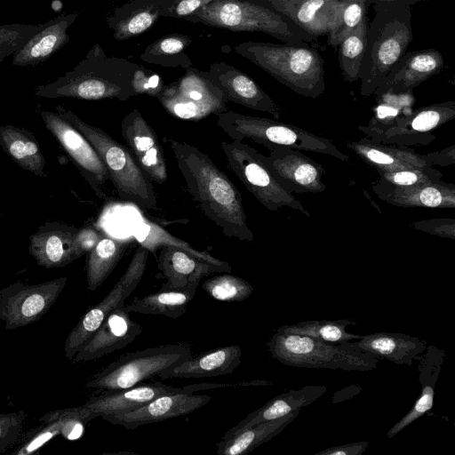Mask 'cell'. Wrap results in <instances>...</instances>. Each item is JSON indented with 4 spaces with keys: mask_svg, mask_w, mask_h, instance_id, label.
Returning a JSON list of instances; mask_svg holds the SVG:
<instances>
[{
    "mask_svg": "<svg viewBox=\"0 0 455 455\" xmlns=\"http://www.w3.org/2000/svg\"><path fill=\"white\" fill-rule=\"evenodd\" d=\"M170 146L187 190L204 214L222 233L240 241L252 242L240 191L212 160L198 148L164 137Z\"/></svg>",
    "mask_w": 455,
    "mask_h": 455,
    "instance_id": "obj_1",
    "label": "cell"
},
{
    "mask_svg": "<svg viewBox=\"0 0 455 455\" xmlns=\"http://www.w3.org/2000/svg\"><path fill=\"white\" fill-rule=\"evenodd\" d=\"M140 66L124 58L108 56L95 44L72 70L50 84L38 85L35 94L48 99L125 101L135 96L132 79Z\"/></svg>",
    "mask_w": 455,
    "mask_h": 455,
    "instance_id": "obj_2",
    "label": "cell"
},
{
    "mask_svg": "<svg viewBox=\"0 0 455 455\" xmlns=\"http://www.w3.org/2000/svg\"><path fill=\"white\" fill-rule=\"evenodd\" d=\"M373 4L374 16L367 22L360 73V92L364 97L374 94L413 39L411 5L394 2Z\"/></svg>",
    "mask_w": 455,
    "mask_h": 455,
    "instance_id": "obj_3",
    "label": "cell"
},
{
    "mask_svg": "<svg viewBox=\"0 0 455 455\" xmlns=\"http://www.w3.org/2000/svg\"><path fill=\"white\" fill-rule=\"evenodd\" d=\"M235 52L301 96L315 99L326 89L324 60L310 46L248 41Z\"/></svg>",
    "mask_w": 455,
    "mask_h": 455,
    "instance_id": "obj_4",
    "label": "cell"
},
{
    "mask_svg": "<svg viewBox=\"0 0 455 455\" xmlns=\"http://www.w3.org/2000/svg\"><path fill=\"white\" fill-rule=\"evenodd\" d=\"M184 20L235 32H263L299 46L316 41L271 5L255 0H213Z\"/></svg>",
    "mask_w": 455,
    "mask_h": 455,
    "instance_id": "obj_5",
    "label": "cell"
},
{
    "mask_svg": "<svg viewBox=\"0 0 455 455\" xmlns=\"http://www.w3.org/2000/svg\"><path fill=\"white\" fill-rule=\"evenodd\" d=\"M58 113L76 128L102 160L119 197L142 210H153L157 199L154 186L127 147L102 129L87 124L71 110L59 106Z\"/></svg>",
    "mask_w": 455,
    "mask_h": 455,
    "instance_id": "obj_6",
    "label": "cell"
},
{
    "mask_svg": "<svg viewBox=\"0 0 455 455\" xmlns=\"http://www.w3.org/2000/svg\"><path fill=\"white\" fill-rule=\"evenodd\" d=\"M267 346L273 358L293 367L366 371L376 369L379 362L350 341L330 343L294 333L275 331Z\"/></svg>",
    "mask_w": 455,
    "mask_h": 455,
    "instance_id": "obj_7",
    "label": "cell"
},
{
    "mask_svg": "<svg viewBox=\"0 0 455 455\" xmlns=\"http://www.w3.org/2000/svg\"><path fill=\"white\" fill-rule=\"evenodd\" d=\"M216 116L217 125L234 140H249L268 149L283 146L328 155L344 162L350 160L349 156L339 150L330 140L293 124L243 115L228 109Z\"/></svg>",
    "mask_w": 455,
    "mask_h": 455,
    "instance_id": "obj_8",
    "label": "cell"
},
{
    "mask_svg": "<svg viewBox=\"0 0 455 455\" xmlns=\"http://www.w3.org/2000/svg\"><path fill=\"white\" fill-rule=\"evenodd\" d=\"M191 356L190 347L184 344H168L138 350L110 363L84 386L99 390L131 387Z\"/></svg>",
    "mask_w": 455,
    "mask_h": 455,
    "instance_id": "obj_9",
    "label": "cell"
},
{
    "mask_svg": "<svg viewBox=\"0 0 455 455\" xmlns=\"http://www.w3.org/2000/svg\"><path fill=\"white\" fill-rule=\"evenodd\" d=\"M228 167L239 178L246 189L269 211L290 207L307 217L310 213L268 171L259 160L257 150L242 141H220Z\"/></svg>",
    "mask_w": 455,
    "mask_h": 455,
    "instance_id": "obj_10",
    "label": "cell"
},
{
    "mask_svg": "<svg viewBox=\"0 0 455 455\" xmlns=\"http://www.w3.org/2000/svg\"><path fill=\"white\" fill-rule=\"evenodd\" d=\"M172 116L198 121L226 111L228 100L204 75L191 67L178 80L164 85L156 97Z\"/></svg>",
    "mask_w": 455,
    "mask_h": 455,
    "instance_id": "obj_11",
    "label": "cell"
},
{
    "mask_svg": "<svg viewBox=\"0 0 455 455\" xmlns=\"http://www.w3.org/2000/svg\"><path fill=\"white\" fill-rule=\"evenodd\" d=\"M149 251L140 244L126 270L96 306L89 309L69 332L64 345L65 357L72 360L106 318L137 288L146 270Z\"/></svg>",
    "mask_w": 455,
    "mask_h": 455,
    "instance_id": "obj_12",
    "label": "cell"
},
{
    "mask_svg": "<svg viewBox=\"0 0 455 455\" xmlns=\"http://www.w3.org/2000/svg\"><path fill=\"white\" fill-rule=\"evenodd\" d=\"M454 117L455 101L452 100L411 110L382 129H371L365 125L357 128L371 142L408 148L429 144L435 140L432 132Z\"/></svg>",
    "mask_w": 455,
    "mask_h": 455,
    "instance_id": "obj_13",
    "label": "cell"
},
{
    "mask_svg": "<svg viewBox=\"0 0 455 455\" xmlns=\"http://www.w3.org/2000/svg\"><path fill=\"white\" fill-rule=\"evenodd\" d=\"M68 277L36 284L20 280L0 290V320L6 330H14L39 320L54 304Z\"/></svg>",
    "mask_w": 455,
    "mask_h": 455,
    "instance_id": "obj_14",
    "label": "cell"
},
{
    "mask_svg": "<svg viewBox=\"0 0 455 455\" xmlns=\"http://www.w3.org/2000/svg\"><path fill=\"white\" fill-rule=\"evenodd\" d=\"M40 115L45 127L67 152L96 195L106 199L102 187L109 176L91 143L59 113L41 110Z\"/></svg>",
    "mask_w": 455,
    "mask_h": 455,
    "instance_id": "obj_15",
    "label": "cell"
},
{
    "mask_svg": "<svg viewBox=\"0 0 455 455\" xmlns=\"http://www.w3.org/2000/svg\"><path fill=\"white\" fill-rule=\"evenodd\" d=\"M257 155L272 175L291 193H320L326 189L322 178L323 167L300 150L273 147L265 156Z\"/></svg>",
    "mask_w": 455,
    "mask_h": 455,
    "instance_id": "obj_16",
    "label": "cell"
},
{
    "mask_svg": "<svg viewBox=\"0 0 455 455\" xmlns=\"http://www.w3.org/2000/svg\"><path fill=\"white\" fill-rule=\"evenodd\" d=\"M121 135L149 180L161 184L166 181L167 164L163 147L155 130L139 109L134 108L124 116Z\"/></svg>",
    "mask_w": 455,
    "mask_h": 455,
    "instance_id": "obj_17",
    "label": "cell"
},
{
    "mask_svg": "<svg viewBox=\"0 0 455 455\" xmlns=\"http://www.w3.org/2000/svg\"><path fill=\"white\" fill-rule=\"evenodd\" d=\"M204 75L228 101L279 118L283 109L249 76L226 62H213Z\"/></svg>",
    "mask_w": 455,
    "mask_h": 455,
    "instance_id": "obj_18",
    "label": "cell"
},
{
    "mask_svg": "<svg viewBox=\"0 0 455 455\" xmlns=\"http://www.w3.org/2000/svg\"><path fill=\"white\" fill-rule=\"evenodd\" d=\"M211 399L208 395H193L187 391L167 394L127 412L102 415L101 418L113 425L132 430L146 424L189 414L205 405Z\"/></svg>",
    "mask_w": 455,
    "mask_h": 455,
    "instance_id": "obj_19",
    "label": "cell"
},
{
    "mask_svg": "<svg viewBox=\"0 0 455 455\" xmlns=\"http://www.w3.org/2000/svg\"><path fill=\"white\" fill-rule=\"evenodd\" d=\"M77 231L63 222H46L29 236L28 252L41 267H63L81 257L75 243Z\"/></svg>",
    "mask_w": 455,
    "mask_h": 455,
    "instance_id": "obj_20",
    "label": "cell"
},
{
    "mask_svg": "<svg viewBox=\"0 0 455 455\" xmlns=\"http://www.w3.org/2000/svg\"><path fill=\"white\" fill-rule=\"evenodd\" d=\"M142 331L125 309L117 307L71 360L73 363L95 360L131 344Z\"/></svg>",
    "mask_w": 455,
    "mask_h": 455,
    "instance_id": "obj_21",
    "label": "cell"
},
{
    "mask_svg": "<svg viewBox=\"0 0 455 455\" xmlns=\"http://www.w3.org/2000/svg\"><path fill=\"white\" fill-rule=\"evenodd\" d=\"M443 64V57L436 49L407 52L392 67L373 95L379 97L386 93L410 92L432 76L440 73Z\"/></svg>",
    "mask_w": 455,
    "mask_h": 455,
    "instance_id": "obj_22",
    "label": "cell"
},
{
    "mask_svg": "<svg viewBox=\"0 0 455 455\" xmlns=\"http://www.w3.org/2000/svg\"><path fill=\"white\" fill-rule=\"evenodd\" d=\"M371 188L379 199L398 207L455 208V185L443 180L408 187H396L379 180Z\"/></svg>",
    "mask_w": 455,
    "mask_h": 455,
    "instance_id": "obj_23",
    "label": "cell"
},
{
    "mask_svg": "<svg viewBox=\"0 0 455 455\" xmlns=\"http://www.w3.org/2000/svg\"><path fill=\"white\" fill-rule=\"evenodd\" d=\"M184 391V387H177L156 381L140 383L122 389L102 390L100 394L91 396L84 405L95 419L102 415L127 412L157 396Z\"/></svg>",
    "mask_w": 455,
    "mask_h": 455,
    "instance_id": "obj_24",
    "label": "cell"
},
{
    "mask_svg": "<svg viewBox=\"0 0 455 455\" xmlns=\"http://www.w3.org/2000/svg\"><path fill=\"white\" fill-rule=\"evenodd\" d=\"M157 266L163 277L167 280L163 289L183 287L192 283H200L203 277L213 273L231 271V267L209 263L172 245L160 247Z\"/></svg>",
    "mask_w": 455,
    "mask_h": 455,
    "instance_id": "obj_25",
    "label": "cell"
},
{
    "mask_svg": "<svg viewBox=\"0 0 455 455\" xmlns=\"http://www.w3.org/2000/svg\"><path fill=\"white\" fill-rule=\"evenodd\" d=\"M78 12L61 14L48 20L47 25L33 35L25 44L12 55L14 66H36L57 52L69 41L68 29L76 21Z\"/></svg>",
    "mask_w": 455,
    "mask_h": 455,
    "instance_id": "obj_26",
    "label": "cell"
},
{
    "mask_svg": "<svg viewBox=\"0 0 455 455\" xmlns=\"http://www.w3.org/2000/svg\"><path fill=\"white\" fill-rule=\"evenodd\" d=\"M239 346H226L204 352L173 365L157 375L160 379L171 378L201 379L232 373L241 363Z\"/></svg>",
    "mask_w": 455,
    "mask_h": 455,
    "instance_id": "obj_27",
    "label": "cell"
},
{
    "mask_svg": "<svg viewBox=\"0 0 455 455\" xmlns=\"http://www.w3.org/2000/svg\"><path fill=\"white\" fill-rule=\"evenodd\" d=\"M172 0H132L116 7L106 18L116 40L123 41L143 34L162 17Z\"/></svg>",
    "mask_w": 455,
    "mask_h": 455,
    "instance_id": "obj_28",
    "label": "cell"
},
{
    "mask_svg": "<svg viewBox=\"0 0 455 455\" xmlns=\"http://www.w3.org/2000/svg\"><path fill=\"white\" fill-rule=\"evenodd\" d=\"M267 4L289 18L299 28L317 38L329 33L342 1L275 0Z\"/></svg>",
    "mask_w": 455,
    "mask_h": 455,
    "instance_id": "obj_29",
    "label": "cell"
},
{
    "mask_svg": "<svg viewBox=\"0 0 455 455\" xmlns=\"http://www.w3.org/2000/svg\"><path fill=\"white\" fill-rule=\"evenodd\" d=\"M347 147L377 172L434 167L427 154H418L407 147L387 146L371 142L366 139L347 142Z\"/></svg>",
    "mask_w": 455,
    "mask_h": 455,
    "instance_id": "obj_30",
    "label": "cell"
},
{
    "mask_svg": "<svg viewBox=\"0 0 455 455\" xmlns=\"http://www.w3.org/2000/svg\"><path fill=\"white\" fill-rule=\"evenodd\" d=\"M359 350L379 359L396 364L412 365L426 350L427 341L420 338L398 332H376L363 335L360 339L350 341Z\"/></svg>",
    "mask_w": 455,
    "mask_h": 455,
    "instance_id": "obj_31",
    "label": "cell"
},
{
    "mask_svg": "<svg viewBox=\"0 0 455 455\" xmlns=\"http://www.w3.org/2000/svg\"><path fill=\"white\" fill-rule=\"evenodd\" d=\"M326 391L327 387L325 386L308 385L298 390H290L283 393L268 401L259 409L250 413L237 425L231 427L223 435L221 440H227L259 423L275 419L295 410H300L302 407L307 406L320 398Z\"/></svg>",
    "mask_w": 455,
    "mask_h": 455,
    "instance_id": "obj_32",
    "label": "cell"
},
{
    "mask_svg": "<svg viewBox=\"0 0 455 455\" xmlns=\"http://www.w3.org/2000/svg\"><path fill=\"white\" fill-rule=\"evenodd\" d=\"M445 351L435 346H428L418 357L419 380L421 385L420 395L410 411L397 421L387 432L391 438L411 423L429 411L433 407L435 387L444 360Z\"/></svg>",
    "mask_w": 455,
    "mask_h": 455,
    "instance_id": "obj_33",
    "label": "cell"
},
{
    "mask_svg": "<svg viewBox=\"0 0 455 455\" xmlns=\"http://www.w3.org/2000/svg\"><path fill=\"white\" fill-rule=\"evenodd\" d=\"M0 146L20 167L44 176L45 159L34 134L12 124L0 126Z\"/></svg>",
    "mask_w": 455,
    "mask_h": 455,
    "instance_id": "obj_34",
    "label": "cell"
},
{
    "mask_svg": "<svg viewBox=\"0 0 455 455\" xmlns=\"http://www.w3.org/2000/svg\"><path fill=\"white\" fill-rule=\"evenodd\" d=\"M198 284L199 283H192L180 288H161L157 292L134 298L130 303L124 304V307L129 313L160 315L176 319L186 312L196 295Z\"/></svg>",
    "mask_w": 455,
    "mask_h": 455,
    "instance_id": "obj_35",
    "label": "cell"
},
{
    "mask_svg": "<svg viewBox=\"0 0 455 455\" xmlns=\"http://www.w3.org/2000/svg\"><path fill=\"white\" fill-rule=\"evenodd\" d=\"M299 411L295 410L283 417L259 423L227 440H220L216 444L217 453L219 455H240L251 451L280 434L299 416Z\"/></svg>",
    "mask_w": 455,
    "mask_h": 455,
    "instance_id": "obj_36",
    "label": "cell"
},
{
    "mask_svg": "<svg viewBox=\"0 0 455 455\" xmlns=\"http://www.w3.org/2000/svg\"><path fill=\"white\" fill-rule=\"evenodd\" d=\"M129 243L102 235L96 245L87 252L86 279L88 290L98 289L112 273Z\"/></svg>",
    "mask_w": 455,
    "mask_h": 455,
    "instance_id": "obj_37",
    "label": "cell"
},
{
    "mask_svg": "<svg viewBox=\"0 0 455 455\" xmlns=\"http://www.w3.org/2000/svg\"><path fill=\"white\" fill-rule=\"evenodd\" d=\"M192 42V38L187 35H166L148 45L140 58L147 63L164 68L180 67L186 70L193 67L190 57L185 52Z\"/></svg>",
    "mask_w": 455,
    "mask_h": 455,
    "instance_id": "obj_38",
    "label": "cell"
},
{
    "mask_svg": "<svg viewBox=\"0 0 455 455\" xmlns=\"http://www.w3.org/2000/svg\"><path fill=\"white\" fill-rule=\"evenodd\" d=\"M352 319L339 320H307L296 324H287L279 327L276 331L282 333H294L316 338L330 343H341L357 340L363 335L352 334L347 328L355 325Z\"/></svg>",
    "mask_w": 455,
    "mask_h": 455,
    "instance_id": "obj_39",
    "label": "cell"
},
{
    "mask_svg": "<svg viewBox=\"0 0 455 455\" xmlns=\"http://www.w3.org/2000/svg\"><path fill=\"white\" fill-rule=\"evenodd\" d=\"M133 237L140 245L146 247L149 251H156L157 248L164 245H172L180 248L189 254L209 263L231 267L228 262L220 260L206 251H200L194 249L184 240L179 239L157 224L148 220L139 226L138 229L133 234Z\"/></svg>",
    "mask_w": 455,
    "mask_h": 455,
    "instance_id": "obj_40",
    "label": "cell"
},
{
    "mask_svg": "<svg viewBox=\"0 0 455 455\" xmlns=\"http://www.w3.org/2000/svg\"><path fill=\"white\" fill-rule=\"evenodd\" d=\"M367 20L346 37L339 46V66L345 81L352 83L360 79L361 66L366 44Z\"/></svg>",
    "mask_w": 455,
    "mask_h": 455,
    "instance_id": "obj_41",
    "label": "cell"
},
{
    "mask_svg": "<svg viewBox=\"0 0 455 455\" xmlns=\"http://www.w3.org/2000/svg\"><path fill=\"white\" fill-rule=\"evenodd\" d=\"M202 288L215 300L224 302L243 301L253 291L250 283L229 274L217 275L206 279Z\"/></svg>",
    "mask_w": 455,
    "mask_h": 455,
    "instance_id": "obj_42",
    "label": "cell"
},
{
    "mask_svg": "<svg viewBox=\"0 0 455 455\" xmlns=\"http://www.w3.org/2000/svg\"><path fill=\"white\" fill-rule=\"evenodd\" d=\"M367 5L360 1H342L333 24L327 34L328 44L338 46L366 18Z\"/></svg>",
    "mask_w": 455,
    "mask_h": 455,
    "instance_id": "obj_43",
    "label": "cell"
},
{
    "mask_svg": "<svg viewBox=\"0 0 455 455\" xmlns=\"http://www.w3.org/2000/svg\"><path fill=\"white\" fill-rule=\"evenodd\" d=\"M54 418L61 419L60 435L69 441L81 438L84 432V426L94 419L92 411L84 405H80L49 411L40 418V421Z\"/></svg>",
    "mask_w": 455,
    "mask_h": 455,
    "instance_id": "obj_44",
    "label": "cell"
},
{
    "mask_svg": "<svg viewBox=\"0 0 455 455\" xmlns=\"http://www.w3.org/2000/svg\"><path fill=\"white\" fill-rule=\"evenodd\" d=\"M48 21L39 25L8 24L0 25V63L13 55L36 33L44 28Z\"/></svg>",
    "mask_w": 455,
    "mask_h": 455,
    "instance_id": "obj_45",
    "label": "cell"
},
{
    "mask_svg": "<svg viewBox=\"0 0 455 455\" xmlns=\"http://www.w3.org/2000/svg\"><path fill=\"white\" fill-rule=\"evenodd\" d=\"M61 419L59 418L42 421V424L28 432L22 444L12 454L30 455L37 452L45 443L60 435Z\"/></svg>",
    "mask_w": 455,
    "mask_h": 455,
    "instance_id": "obj_46",
    "label": "cell"
},
{
    "mask_svg": "<svg viewBox=\"0 0 455 455\" xmlns=\"http://www.w3.org/2000/svg\"><path fill=\"white\" fill-rule=\"evenodd\" d=\"M379 180L396 187H408L440 181L443 173L434 167L396 172H378Z\"/></svg>",
    "mask_w": 455,
    "mask_h": 455,
    "instance_id": "obj_47",
    "label": "cell"
},
{
    "mask_svg": "<svg viewBox=\"0 0 455 455\" xmlns=\"http://www.w3.org/2000/svg\"><path fill=\"white\" fill-rule=\"evenodd\" d=\"M25 419L24 411L0 413V453L19 440Z\"/></svg>",
    "mask_w": 455,
    "mask_h": 455,
    "instance_id": "obj_48",
    "label": "cell"
},
{
    "mask_svg": "<svg viewBox=\"0 0 455 455\" xmlns=\"http://www.w3.org/2000/svg\"><path fill=\"white\" fill-rule=\"evenodd\" d=\"M164 86L162 77L143 66H140L133 75L132 88L135 96L146 94L156 97Z\"/></svg>",
    "mask_w": 455,
    "mask_h": 455,
    "instance_id": "obj_49",
    "label": "cell"
},
{
    "mask_svg": "<svg viewBox=\"0 0 455 455\" xmlns=\"http://www.w3.org/2000/svg\"><path fill=\"white\" fill-rule=\"evenodd\" d=\"M413 228L443 238L455 239V220L453 219H430L415 221Z\"/></svg>",
    "mask_w": 455,
    "mask_h": 455,
    "instance_id": "obj_50",
    "label": "cell"
},
{
    "mask_svg": "<svg viewBox=\"0 0 455 455\" xmlns=\"http://www.w3.org/2000/svg\"><path fill=\"white\" fill-rule=\"evenodd\" d=\"M213 0H172L171 4L163 12L162 17L184 19L193 15L198 10Z\"/></svg>",
    "mask_w": 455,
    "mask_h": 455,
    "instance_id": "obj_51",
    "label": "cell"
},
{
    "mask_svg": "<svg viewBox=\"0 0 455 455\" xmlns=\"http://www.w3.org/2000/svg\"><path fill=\"white\" fill-rule=\"evenodd\" d=\"M101 235L100 232L92 226L78 228L75 243L80 256L82 257L89 252L96 245Z\"/></svg>",
    "mask_w": 455,
    "mask_h": 455,
    "instance_id": "obj_52",
    "label": "cell"
},
{
    "mask_svg": "<svg viewBox=\"0 0 455 455\" xmlns=\"http://www.w3.org/2000/svg\"><path fill=\"white\" fill-rule=\"evenodd\" d=\"M369 445L367 441L349 443L343 445L324 449L315 455H360Z\"/></svg>",
    "mask_w": 455,
    "mask_h": 455,
    "instance_id": "obj_53",
    "label": "cell"
},
{
    "mask_svg": "<svg viewBox=\"0 0 455 455\" xmlns=\"http://www.w3.org/2000/svg\"><path fill=\"white\" fill-rule=\"evenodd\" d=\"M433 165L447 166L455 163V146L452 145L442 151L428 153Z\"/></svg>",
    "mask_w": 455,
    "mask_h": 455,
    "instance_id": "obj_54",
    "label": "cell"
},
{
    "mask_svg": "<svg viewBox=\"0 0 455 455\" xmlns=\"http://www.w3.org/2000/svg\"><path fill=\"white\" fill-rule=\"evenodd\" d=\"M340 1H349V0H340ZM355 1L363 2V3H364L366 5H367V4H368V3H370V4H373V3H376V2H387V3L394 2V3H403V4H410V5H413L414 4H416V3H418V2H421V1H429V0H355Z\"/></svg>",
    "mask_w": 455,
    "mask_h": 455,
    "instance_id": "obj_55",
    "label": "cell"
},
{
    "mask_svg": "<svg viewBox=\"0 0 455 455\" xmlns=\"http://www.w3.org/2000/svg\"><path fill=\"white\" fill-rule=\"evenodd\" d=\"M255 1H259V2H263V3L268 4L269 2L275 1V0H255Z\"/></svg>",
    "mask_w": 455,
    "mask_h": 455,
    "instance_id": "obj_56",
    "label": "cell"
}]
</instances>
